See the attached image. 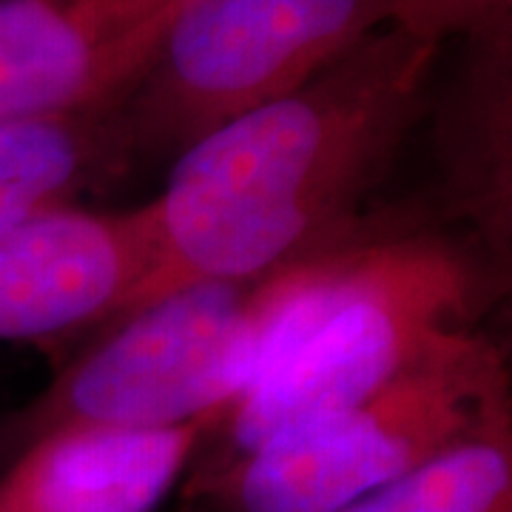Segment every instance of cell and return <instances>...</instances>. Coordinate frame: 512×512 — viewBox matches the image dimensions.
<instances>
[{
	"label": "cell",
	"instance_id": "cell-1",
	"mask_svg": "<svg viewBox=\"0 0 512 512\" xmlns=\"http://www.w3.org/2000/svg\"><path fill=\"white\" fill-rule=\"evenodd\" d=\"M439 52L387 23L302 89L183 151L148 200L151 271L109 325L188 285L274 271L359 228L370 191L430 109Z\"/></svg>",
	"mask_w": 512,
	"mask_h": 512
},
{
	"label": "cell",
	"instance_id": "cell-12",
	"mask_svg": "<svg viewBox=\"0 0 512 512\" xmlns=\"http://www.w3.org/2000/svg\"><path fill=\"white\" fill-rule=\"evenodd\" d=\"M390 26L441 49L453 37L512 32V0H393Z\"/></svg>",
	"mask_w": 512,
	"mask_h": 512
},
{
	"label": "cell",
	"instance_id": "cell-4",
	"mask_svg": "<svg viewBox=\"0 0 512 512\" xmlns=\"http://www.w3.org/2000/svg\"><path fill=\"white\" fill-rule=\"evenodd\" d=\"M501 419H512L504 353L458 330L365 402L188 476V498L214 512H339Z\"/></svg>",
	"mask_w": 512,
	"mask_h": 512
},
{
	"label": "cell",
	"instance_id": "cell-6",
	"mask_svg": "<svg viewBox=\"0 0 512 512\" xmlns=\"http://www.w3.org/2000/svg\"><path fill=\"white\" fill-rule=\"evenodd\" d=\"M151 262L148 202L0 225V342L89 339L126 305Z\"/></svg>",
	"mask_w": 512,
	"mask_h": 512
},
{
	"label": "cell",
	"instance_id": "cell-10",
	"mask_svg": "<svg viewBox=\"0 0 512 512\" xmlns=\"http://www.w3.org/2000/svg\"><path fill=\"white\" fill-rule=\"evenodd\" d=\"M512 32L464 40L456 86L439 111V148L458 211L498 254L510 237Z\"/></svg>",
	"mask_w": 512,
	"mask_h": 512
},
{
	"label": "cell",
	"instance_id": "cell-2",
	"mask_svg": "<svg viewBox=\"0 0 512 512\" xmlns=\"http://www.w3.org/2000/svg\"><path fill=\"white\" fill-rule=\"evenodd\" d=\"M487 282L484 262L461 239L387 217L214 421L191 476L376 396L447 336L473 328Z\"/></svg>",
	"mask_w": 512,
	"mask_h": 512
},
{
	"label": "cell",
	"instance_id": "cell-3",
	"mask_svg": "<svg viewBox=\"0 0 512 512\" xmlns=\"http://www.w3.org/2000/svg\"><path fill=\"white\" fill-rule=\"evenodd\" d=\"M384 220L367 217L345 237L265 274L188 285L97 330L20 410L18 444L63 424L214 427Z\"/></svg>",
	"mask_w": 512,
	"mask_h": 512
},
{
	"label": "cell",
	"instance_id": "cell-8",
	"mask_svg": "<svg viewBox=\"0 0 512 512\" xmlns=\"http://www.w3.org/2000/svg\"><path fill=\"white\" fill-rule=\"evenodd\" d=\"M208 427H52L26 441L0 476V512H157Z\"/></svg>",
	"mask_w": 512,
	"mask_h": 512
},
{
	"label": "cell",
	"instance_id": "cell-11",
	"mask_svg": "<svg viewBox=\"0 0 512 512\" xmlns=\"http://www.w3.org/2000/svg\"><path fill=\"white\" fill-rule=\"evenodd\" d=\"M339 512H512V419L456 441Z\"/></svg>",
	"mask_w": 512,
	"mask_h": 512
},
{
	"label": "cell",
	"instance_id": "cell-7",
	"mask_svg": "<svg viewBox=\"0 0 512 512\" xmlns=\"http://www.w3.org/2000/svg\"><path fill=\"white\" fill-rule=\"evenodd\" d=\"M185 0H0V123L131 92Z\"/></svg>",
	"mask_w": 512,
	"mask_h": 512
},
{
	"label": "cell",
	"instance_id": "cell-5",
	"mask_svg": "<svg viewBox=\"0 0 512 512\" xmlns=\"http://www.w3.org/2000/svg\"><path fill=\"white\" fill-rule=\"evenodd\" d=\"M393 0H185L126 94L137 160H177L211 131L302 89L390 23Z\"/></svg>",
	"mask_w": 512,
	"mask_h": 512
},
{
	"label": "cell",
	"instance_id": "cell-9",
	"mask_svg": "<svg viewBox=\"0 0 512 512\" xmlns=\"http://www.w3.org/2000/svg\"><path fill=\"white\" fill-rule=\"evenodd\" d=\"M140 165L126 94L86 109L0 123V225L83 202L123 183Z\"/></svg>",
	"mask_w": 512,
	"mask_h": 512
}]
</instances>
